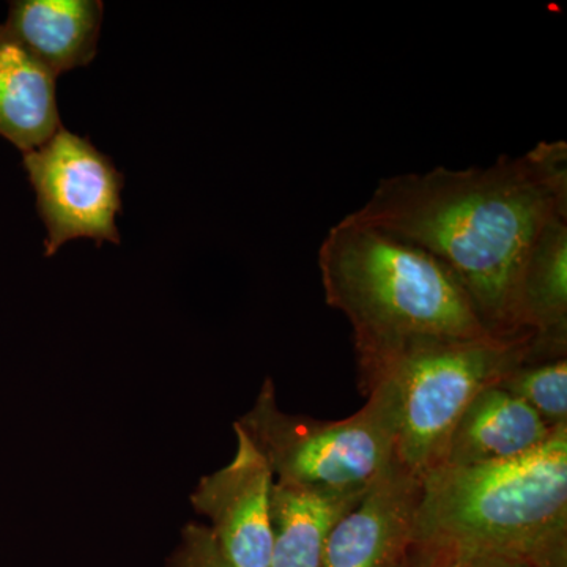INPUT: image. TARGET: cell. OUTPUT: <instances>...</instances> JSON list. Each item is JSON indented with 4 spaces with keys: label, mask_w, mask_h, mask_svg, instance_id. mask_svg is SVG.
<instances>
[{
    "label": "cell",
    "mask_w": 567,
    "mask_h": 567,
    "mask_svg": "<svg viewBox=\"0 0 567 567\" xmlns=\"http://www.w3.org/2000/svg\"><path fill=\"white\" fill-rule=\"evenodd\" d=\"M554 429L522 399L502 386H488L457 421L442 465H483L517 457L543 445Z\"/></svg>",
    "instance_id": "9"
},
{
    "label": "cell",
    "mask_w": 567,
    "mask_h": 567,
    "mask_svg": "<svg viewBox=\"0 0 567 567\" xmlns=\"http://www.w3.org/2000/svg\"><path fill=\"white\" fill-rule=\"evenodd\" d=\"M532 354V339L487 336L434 342L398 358L379 382L390 379L398 395L399 464L417 476L442 465L450 436L473 399L499 385Z\"/></svg>",
    "instance_id": "5"
},
{
    "label": "cell",
    "mask_w": 567,
    "mask_h": 567,
    "mask_svg": "<svg viewBox=\"0 0 567 567\" xmlns=\"http://www.w3.org/2000/svg\"><path fill=\"white\" fill-rule=\"evenodd\" d=\"M238 424L279 483L361 494L398 462V395L390 379L377 383L354 415L336 421L286 415L267 383L256 409Z\"/></svg>",
    "instance_id": "4"
},
{
    "label": "cell",
    "mask_w": 567,
    "mask_h": 567,
    "mask_svg": "<svg viewBox=\"0 0 567 567\" xmlns=\"http://www.w3.org/2000/svg\"><path fill=\"white\" fill-rule=\"evenodd\" d=\"M365 492L317 491L275 481L270 505L274 529L270 567H323L330 533Z\"/></svg>",
    "instance_id": "13"
},
{
    "label": "cell",
    "mask_w": 567,
    "mask_h": 567,
    "mask_svg": "<svg viewBox=\"0 0 567 567\" xmlns=\"http://www.w3.org/2000/svg\"><path fill=\"white\" fill-rule=\"evenodd\" d=\"M22 163L48 230L44 256L76 238L121 244L115 218L122 213L123 175L87 137L62 126L47 144L24 153Z\"/></svg>",
    "instance_id": "6"
},
{
    "label": "cell",
    "mask_w": 567,
    "mask_h": 567,
    "mask_svg": "<svg viewBox=\"0 0 567 567\" xmlns=\"http://www.w3.org/2000/svg\"><path fill=\"white\" fill-rule=\"evenodd\" d=\"M421 476L395 462L339 518L323 567H395L413 544Z\"/></svg>",
    "instance_id": "8"
},
{
    "label": "cell",
    "mask_w": 567,
    "mask_h": 567,
    "mask_svg": "<svg viewBox=\"0 0 567 567\" xmlns=\"http://www.w3.org/2000/svg\"><path fill=\"white\" fill-rule=\"evenodd\" d=\"M319 270L327 305L352 324L365 395L391 363L417 347L491 336L435 257L352 215L324 235Z\"/></svg>",
    "instance_id": "2"
},
{
    "label": "cell",
    "mask_w": 567,
    "mask_h": 567,
    "mask_svg": "<svg viewBox=\"0 0 567 567\" xmlns=\"http://www.w3.org/2000/svg\"><path fill=\"white\" fill-rule=\"evenodd\" d=\"M507 393L522 399L550 427L567 424V361H525L499 382Z\"/></svg>",
    "instance_id": "14"
},
{
    "label": "cell",
    "mask_w": 567,
    "mask_h": 567,
    "mask_svg": "<svg viewBox=\"0 0 567 567\" xmlns=\"http://www.w3.org/2000/svg\"><path fill=\"white\" fill-rule=\"evenodd\" d=\"M413 543L567 567V424L520 456L425 472Z\"/></svg>",
    "instance_id": "3"
},
{
    "label": "cell",
    "mask_w": 567,
    "mask_h": 567,
    "mask_svg": "<svg viewBox=\"0 0 567 567\" xmlns=\"http://www.w3.org/2000/svg\"><path fill=\"white\" fill-rule=\"evenodd\" d=\"M61 128L54 74L0 24V136L28 153Z\"/></svg>",
    "instance_id": "12"
},
{
    "label": "cell",
    "mask_w": 567,
    "mask_h": 567,
    "mask_svg": "<svg viewBox=\"0 0 567 567\" xmlns=\"http://www.w3.org/2000/svg\"><path fill=\"white\" fill-rule=\"evenodd\" d=\"M395 567H528L496 555L475 554L440 544L413 543Z\"/></svg>",
    "instance_id": "15"
},
{
    "label": "cell",
    "mask_w": 567,
    "mask_h": 567,
    "mask_svg": "<svg viewBox=\"0 0 567 567\" xmlns=\"http://www.w3.org/2000/svg\"><path fill=\"white\" fill-rule=\"evenodd\" d=\"M169 567H238L224 555L210 529L189 527L182 546L175 551Z\"/></svg>",
    "instance_id": "16"
},
{
    "label": "cell",
    "mask_w": 567,
    "mask_h": 567,
    "mask_svg": "<svg viewBox=\"0 0 567 567\" xmlns=\"http://www.w3.org/2000/svg\"><path fill=\"white\" fill-rule=\"evenodd\" d=\"M235 432L237 454L229 465L205 477L194 495V505L210 518L208 529L235 566L270 567L275 473L240 424H235Z\"/></svg>",
    "instance_id": "7"
},
{
    "label": "cell",
    "mask_w": 567,
    "mask_h": 567,
    "mask_svg": "<svg viewBox=\"0 0 567 567\" xmlns=\"http://www.w3.org/2000/svg\"><path fill=\"white\" fill-rule=\"evenodd\" d=\"M518 330L532 338V361L567 352V218L550 224L529 252L517 301Z\"/></svg>",
    "instance_id": "11"
},
{
    "label": "cell",
    "mask_w": 567,
    "mask_h": 567,
    "mask_svg": "<svg viewBox=\"0 0 567 567\" xmlns=\"http://www.w3.org/2000/svg\"><path fill=\"white\" fill-rule=\"evenodd\" d=\"M350 215L435 257L488 334L532 339L518 330V289L537 238L567 218L566 142H539L486 167L383 178Z\"/></svg>",
    "instance_id": "1"
},
{
    "label": "cell",
    "mask_w": 567,
    "mask_h": 567,
    "mask_svg": "<svg viewBox=\"0 0 567 567\" xmlns=\"http://www.w3.org/2000/svg\"><path fill=\"white\" fill-rule=\"evenodd\" d=\"M103 13L100 0H17L3 24L58 78L95 59Z\"/></svg>",
    "instance_id": "10"
}]
</instances>
